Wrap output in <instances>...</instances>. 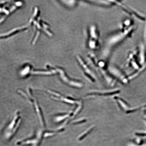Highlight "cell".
Wrapping results in <instances>:
<instances>
[{"instance_id":"cell-2","label":"cell","mask_w":146,"mask_h":146,"mask_svg":"<svg viewBox=\"0 0 146 146\" xmlns=\"http://www.w3.org/2000/svg\"><path fill=\"white\" fill-rule=\"evenodd\" d=\"M65 3L70 7H73V6L75 4V1H72V2L71 3V1H65Z\"/></svg>"},{"instance_id":"cell-1","label":"cell","mask_w":146,"mask_h":146,"mask_svg":"<svg viewBox=\"0 0 146 146\" xmlns=\"http://www.w3.org/2000/svg\"><path fill=\"white\" fill-rule=\"evenodd\" d=\"M89 47L90 49H95L98 45V34L96 27L95 26H91L90 29Z\"/></svg>"}]
</instances>
